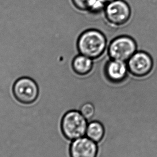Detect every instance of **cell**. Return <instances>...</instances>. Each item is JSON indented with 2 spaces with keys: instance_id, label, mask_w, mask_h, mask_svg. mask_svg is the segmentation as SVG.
<instances>
[{
  "instance_id": "obj_10",
  "label": "cell",
  "mask_w": 157,
  "mask_h": 157,
  "mask_svg": "<svg viewBox=\"0 0 157 157\" xmlns=\"http://www.w3.org/2000/svg\"><path fill=\"white\" fill-rule=\"evenodd\" d=\"M105 129L104 125L98 120L90 121L88 124L86 136L90 140L100 143L105 137Z\"/></svg>"
},
{
  "instance_id": "obj_4",
  "label": "cell",
  "mask_w": 157,
  "mask_h": 157,
  "mask_svg": "<svg viewBox=\"0 0 157 157\" xmlns=\"http://www.w3.org/2000/svg\"><path fill=\"white\" fill-rule=\"evenodd\" d=\"M15 98L23 104L35 102L39 96L38 86L35 80L29 77H22L14 82L13 87Z\"/></svg>"
},
{
  "instance_id": "obj_6",
  "label": "cell",
  "mask_w": 157,
  "mask_h": 157,
  "mask_svg": "<svg viewBox=\"0 0 157 157\" xmlns=\"http://www.w3.org/2000/svg\"><path fill=\"white\" fill-rule=\"evenodd\" d=\"M127 66L129 72L133 76L141 78L150 73L153 67V61L147 53L137 51L127 61Z\"/></svg>"
},
{
  "instance_id": "obj_9",
  "label": "cell",
  "mask_w": 157,
  "mask_h": 157,
  "mask_svg": "<svg viewBox=\"0 0 157 157\" xmlns=\"http://www.w3.org/2000/svg\"><path fill=\"white\" fill-rule=\"evenodd\" d=\"M72 66L76 74L84 76L92 71L93 67V61L89 57L80 54L73 60Z\"/></svg>"
},
{
  "instance_id": "obj_5",
  "label": "cell",
  "mask_w": 157,
  "mask_h": 157,
  "mask_svg": "<svg viewBox=\"0 0 157 157\" xmlns=\"http://www.w3.org/2000/svg\"><path fill=\"white\" fill-rule=\"evenodd\" d=\"M104 10L106 20L115 26L124 25L131 17V8L124 0H115L108 3Z\"/></svg>"
},
{
  "instance_id": "obj_8",
  "label": "cell",
  "mask_w": 157,
  "mask_h": 157,
  "mask_svg": "<svg viewBox=\"0 0 157 157\" xmlns=\"http://www.w3.org/2000/svg\"><path fill=\"white\" fill-rule=\"evenodd\" d=\"M129 72L125 62L111 59L107 61L104 68L105 78L111 83L118 84L124 81Z\"/></svg>"
},
{
  "instance_id": "obj_3",
  "label": "cell",
  "mask_w": 157,
  "mask_h": 157,
  "mask_svg": "<svg viewBox=\"0 0 157 157\" xmlns=\"http://www.w3.org/2000/svg\"><path fill=\"white\" fill-rule=\"evenodd\" d=\"M137 43L132 38L121 36L110 42L108 53L110 59L126 62L137 52Z\"/></svg>"
},
{
  "instance_id": "obj_7",
  "label": "cell",
  "mask_w": 157,
  "mask_h": 157,
  "mask_svg": "<svg viewBox=\"0 0 157 157\" xmlns=\"http://www.w3.org/2000/svg\"><path fill=\"white\" fill-rule=\"evenodd\" d=\"M71 157H98V143L87 137H82L71 142L70 148Z\"/></svg>"
},
{
  "instance_id": "obj_12",
  "label": "cell",
  "mask_w": 157,
  "mask_h": 157,
  "mask_svg": "<svg viewBox=\"0 0 157 157\" xmlns=\"http://www.w3.org/2000/svg\"><path fill=\"white\" fill-rule=\"evenodd\" d=\"M76 8L81 11H88L92 0H72Z\"/></svg>"
},
{
  "instance_id": "obj_13",
  "label": "cell",
  "mask_w": 157,
  "mask_h": 157,
  "mask_svg": "<svg viewBox=\"0 0 157 157\" xmlns=\"http://www.w3.org/2000/svg\"><path fill=\"white\" fill-rule=\"evenodd\" d=\"M107 5V3H108L109 2H111L112 1H113L115 0H102Z\"/></svg>"
},
{
  "instance_id": "obj_11",
  "label": "cell",
  "mask_w": 157,
  "mask_h": 157,
  "mask_svg": "<svg viewBox=\"0 0 157 157\" xmlns=\"http://www.w3.org/2000/svg\"><path fill=\"white\" fill-rule=\"evenodd\" d=\"M81 114L87 120L88 122L93 120L96 115V108L92 102H86L81 105L80 110Z\"/></svg>"
},
{
  "instance_id": "obj_2",
  "label": "cell",
  "mask_w": 157,
  "mask_h": 157,
  "mask_svg": "<svg viewBox=\"0 0 157 157\" xmlns=\"http://www.w3.org/2000/svg\"><path fill=\"white\" fill-rule=\"evenodd\" d=\"M88 121L79 110H72L63 115L61 130L67 139L73 141L86 135Z\"/></svg>"
},
{
  "instance_id": "obj_1",
  "label": "cell",
  "mask_w": 157,
  "mask_h": 157,
  "mask_svg": "<svg viewBox=\"0 0 157 157\" xmlns=\"http://www.w3.org/2000/svg\"><path fill=\"white\" fill-rule=\"evenodd\" d=\"M107 38L100 31L90 29L82 33L77 41L80 54L94 60L100 58L107 48Z\"/></svg>"
}]
</instances>
